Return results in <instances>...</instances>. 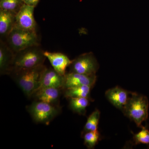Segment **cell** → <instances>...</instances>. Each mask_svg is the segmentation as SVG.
I'll list each match as a JSON object with an SVG mask.
<instances>
[{"label": "cell", "instance_id": "6da1fadb", "mask_svg": "<svg viewBox=\"0 0 149 149\" xmlns=\"http://www.w3.org/2000/svg\"><path fill=\"white\" fill-rule=\"evenodd\" d=\"M47 67L44 64L15 70L10 75L27 97L30 98L40 86L43 74Z\"/></svg>", "mask_w": 149, "mask_h": 149}, {"label": "cell", "instance_id": "7a4b0ae2", "mask_svg": "<svg viewBox=\"0 0 149 149\" xmlns=\"http://www.w3.org/2000/svg\"><path fill=\"white\" fill-rule=\"evenodd\" d=\"M46 58L40 45L30 46L15 53L13 71L44 64Z\"/></svg>", "mask_w": 149, "mask_h": 149}, {"label": "cell", "instance_id": "3957f363", "mask_svg": "<svg viewBox=\"0 0 149 149\" xmlns=\"http://www.w3.org/2000/svg\"><path fill=\"white\" fill-rule=\"evenodd\" d=\"M148 101L145 96L132 93L122 112L133 120L138 127L147 120L148 116Z\"/></svg>", "mask_w": 149, "mask_h": 149}, {"label": "cell", "instance_id": "277c9868", "mask_svg": "<svg viewBox=\"0 0 149 149\" xmlns=\"http://www.w3.org/2000/svg\"><path fill=\"white\" fill-rule=\"evenodd\" d=\"M5 42L15 53L30 46L40 45L37 32L14 27Z\"/></svg>", "mask_w": 149, "mask_h": 149}, {"label": "cell", "instance_id": "5b68a950", "mask_svg": "<svg viewBox=\"0 0 149 149\" xmlns=\"http://www.w3.org/2000/svg\"><path fill=\"white\" fill-rule=\"evenodd\" d=\"M26 109L35 122L47 125L61 111L59 106L37 100L27 106Z\"/></svg>", "mask_w": 149, "mask_h": 149}, {"label": "cell", "instance_id": "8992f818", "mask_svg": "<svg viewBox=\"0 0 149 149\" xmlns=\"http://www.w3.org/2000/svg\"><path fill=\"white\" fill-rule=\"evenodd\" d=\"M69 67L70 72L91 75L96 74L99 64L94 54L90 52L80 55L72 60Z\"/></svg>", "mask_w": 149, "mask_h": 149}, {"label": "cell", "instance_id": "52a82bcc", "mask_svg": "<svg viewBox=\"0 0 149 149\" xmlns=\"http://www.w3.org/2000/svg\"><path fill=\"white\" fill-rule=\"evenodd\" d=\"M35 7L24 4L17 13L15 27L20 29L37 32V23L34 16Z\"/></svg>", "mask_w": 149, "mask_h": 149}, {"label": "cell", "instance_id": "ba28073f", "mask_svg": "<svg viewBox=\"0 0 149 149\" xmlns=\"http://www.w3.org/2000/svg\"><path fill=\"white\" fill-rule=\"evenodd\" d=\"M15 53L3 40L0 39V74L10 75L13 69Z\"/></svg>", "mask_w": 149, "mask_h": 149}, {"label": "cell", "instance_id": "9c48e42d", "mask_svg": "<svg viewBox=\"0 0 149 149\" xmlns=\"http://www.w3.org/2000/svg\"><path fill=\"white\" fill-rule=\"evenodd\" d=\"M97 80L95 74L88 75L74 72H68L64 75L63 89L86 85L93 86Z\"/></svg>", "mask_w": 149, "mask_h": 149}, {"label": "cell", "instance_id": "30bf717a", "mask_svg": "<svg viewBox=\"0 0 149 149\" xmlns=\"http://www.w3.org/2000/svg\"><path fill=\"white\" fill-rule=\"evenodd\" d=\"M131 93L117 86L108 90L105 95L112 104L123 111L130 97L129 95Z\"/></svg>", "mask_w": 149, "mask_h": 149}, {"label": "cell", "instance_id": "8fae6325", "mask_svg": "<svg viewBox=\"0 0 149 149\" xmlns=\"http://www.w3.org/2000/svg\"><path fill=\"white\" fill-rule=\"evenodd\" d=\"M45 55L49 59L53 68L59 74L64 76L67 68L70 66L72 60L64 54L60 52H45Z\"/></svg>", "mask_w": 149, "mask_h": 149}, {"label": "cell", "instance_id": "7c38bea8", "mask_svg": "<svg viewBox=\"0 0 149 149\" xmlns=\"http://www.w3.org/2000/svg\"><path fill=\"white\" fill-rule=\"evenodd\" d=\"M62 88H47L38 89L32 96L36 100L58 106V102Z\"/></svg>", "mask_w": 149, "mask_h": 149}, {"label": "cell", "instance_id": "4fadbf2b", "mask_svg": "<svg viewBox=\"0 0 149 149\" xmlns=\"http://www.w3.org/2000/svg\"><path fill=\"white\" fill-rule=\"evenodd\" d=\"M64 80V76L59 74L53 68H47L43 74L40 86L38 89L47 88L63 89Z\"/></svg>", "mask_w": 149, "mask_h": 149}, {"label": "cell", "instance_id": "5bb4252c", "mask_svg": "<svg viewBox=\"0 0 149 149\" xmlns=\"http://www.w3.org/2000/svg\"><path fill=\"white\" fill-rule=\"evenodd\" d=\"M16 13L0 10V39L5 41L15 27Z\"/></svg>", "mask_w": 149, "mask_h": 149}, {"label": "cell", "instance_id": "9a60e30c", "mask_svg": "<svg viewBox=\"0 0 149 149\" xmlns=\"http://www.w3.org/2000/svg\"><path fill=\"white\" fill-rule=\"evenodd\" d=\"M93 86L83 85L63 89L64 97L70 98L85 97L91 98L90 94Z\"/></svg>", "mask_w": 149, "mask_h": 149}, {"label": "cell", "instance_id": "2e32d148", "mask_svg": "<svg viewBox=\"0 0 149 149\" xmlns=\"http://www.w3.org/2000/svg\"><path fill=\"white\" fill-rule=\"evenodd\" d=\"M69 107L72 111L81 115H85L86 108L92 100L85 97L70 98Z\"/></svg>", "mask_w": 149, "mask_h": 149}, {"label": "cell", "instance_id": "e0dca14e", "mask_svg": "<svg viewBox=\"0 0 149 149\" xmlns=\"http://www.w3.org/2000/svg\"><path fill=\"white\" fill-rule=\"evenodd\" d=\"M100 116V112L98 109L95 110L89 116L84 126L82 135L89 131L97 130Z\"/></svg>", "mask_w": 149, "mask_h": 149}, {"label": "cell", "instance_id": "ac0fdd59", "mask_svg": "<svg viewBox=\"0 0 149 149\" xmlns=\"http://www.w3.org/2000/svg\"><path fill=\"white\" fill-rule=\"evenodd\" d=\"M24 4L23 0H0V10L17 13Z\"/></svg>", "mask_w": 149, "mask_h": 149}, {"label": "cell", "instance_id": "d6986e66", "mask_svg": "<svg viewBox=\"0 0 149 149\" xmlns=\"http://www.w3.org/2000/svg\"><path fill=\"white\" fill-rule=\"evenodd\" d=\"M83 135L84 139V144L88 149H93L95 146L100 139V134L98 130L89 131Z\"/></svg>", "mask_w": 149, "mask_h": 149}, {"label": "cell", "instance_id": "ffe728a7", "mask_svg": "<svg viewBox=\"0 0 149 149\" xmlns=\"http://www.w3.org/2000/svg\"><path fill=\"white\" fill-rule=\"evenodd\" d=\"M133 140L135 145L139 144L149 145V131L146 127H142V130L133 135Z\"/></svg>", "mask_w": 149, "mask_h": 149}, {"label": "cell", "instance_id": "44dd1931", "mask_svg": "<svg viewBox=\"0 0 149 149\" xmlns=\"http://www.w3.org/2000/svg\"><path fill=\"white\" fill-rule=\"evenodd\" d=\"M25 4L31 6L35 7L38 4L40 0H23Z\"/></svg>", "mask_w": 149, "mask_h": 149}]
</instances>
